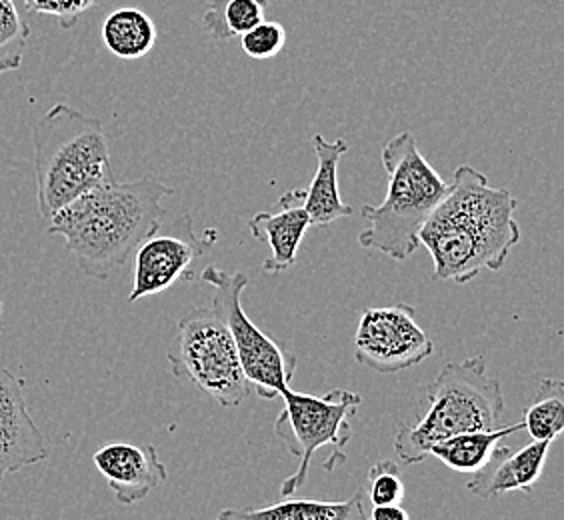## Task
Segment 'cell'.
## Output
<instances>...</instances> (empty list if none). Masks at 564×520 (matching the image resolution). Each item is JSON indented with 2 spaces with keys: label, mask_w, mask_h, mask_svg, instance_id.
<instances>
[{
  "label": "cell",
  "mask_w": 564,
  "mask_h": 520,
  "mask_svg": "<svg viewBox=\"0 0 564 520\" xmlns=\"http://www.w3.org/2000/svg\"><path fill=\"white\" fill-rule=\"evenodd\" d=\"M524 431L532 441L553 443L564 429V382L543 379L534 401L524 411Z\"/></svg>",
  "instance_id": "obj_20"
},
{
  "label": "cell",
  "mask_w": 564,
  "mask_h": 520,
  "mask_svg": "<svg viewBox=\"0 0 564 520\" xmlns=\"http://www.w3.org/2000/svg\"><path fill=\"white\" fill-rule=\"evenodd\" d=\"M33 147L36 198L44 220L78 196L115 181L102 122L66 102L36 120Z\"/></svg>",
  "instance_id": "obj_3"
},
{
  "label": "cell",
  "mask_w": 564,
  "mask_h": 520,
  "mask_svg": "<svg viewBox=\"0 0 564 520\" xmlns=\"http://www.w3.org/2000/svg\"><path fill=\"white\" fill-rule=\"evenodd\" d=\"M404 483L401 470L392 461H379L370 466L367 475V490L372 507H394L404 500Z\"/></svg>",
  "instance_id": "obj_22"
},
{
  "label": "cell",
  "mask_w": 564,
  "mask_h": 520,
  "mask_svg": "<svg viewBox=\"0 0 564 520\" xmlns=\"http://www.w3.org/2000/svg\"><path fill=\"white\" fill-rule=\"evenodd\" d=\"M514 210L509 188L490 186L475 166H458L448 193L419 232L433 259L434 281L467 284L480 272L500 271L521 242Z\"/></svg>",
  "instance_id": "obj_1"
},
{
  "label": "cell",
  "mask_w": 564,
  "mask_h": 520,
  "mask_svg": "<svg viewBox=\"0 0 564 520\" xmlns=\"http://www.w3.org/2000/svg\"><path fill=\"white\" fill-rule=\"evenodd\" d=\"M31 29L14 0H0V75L21 68Z\"/></svg>",
  "instance_id": "obj_21"
},
{
  "label": "cell",
  "mask_w": 564,
  "mask_h": 520,
  "mask_svg": "<svg viewBox=\"0 0 564 520\" xmlns=\"http://www.w3.org/2000/svg\"><path fill=\"white\" fill-rule=\"evenodd\" d=\"M426 411L416 423L402 424L394 436V453L404 465H419L434 443L448 436L497 429L505 411L499 379L487 372L482 355L446 362L424 390Z\"/></svg>",
  "instance_id": "obj_5"
},
{
  "label": "cell",
  "mask_w": 564,
  "mask_h": 520,
  "mask_svg": "<svg viewBox=\"0 0 564 520\" xmlns=\"http://www.w3.org/2000/svg\"><path fill=\"white\" fill-rule=\"evenodd\" d=\"M166 360L176 379L193 382L225 409L239 407L250 394L235 343L213 306L193 308L178 321Z\"/></svg>",
  "instance_id": "obj_7"
},
{
  "label": "cell",
  "mask_w": 564,
  "mask_h": 520,
  "mask_svg": "<svg viewBox=\"0 0 564 520\" xmlns=\"http://www.w3.org/2000/svg\"><path fill=\"white\" fill-rule=\"evenodd\" d=\"M281 399L284 409L274 423V434L299 461V468L291 477L282 480L281 497L289 499L304 487L311 461L318 451H333L326 470H333L347 461L343 451L352 438L350 419L357 416L362 397L345 389L330 390L325 397H315L289 387L282 390Z\"/></svg>",
  "instance_id": "obj_6"
},
{
  "label": "cell",
  "mask_w": 564,
  "mask_h": 520,
  "mask_svg": "<svg viewBox=\"0 0 564 520\" xmlns=\"http://www.w3.org/2000/svg\"><path fill=\"white\" fill-rule=\"evenodd\" d=\"M367 520H411V517L401 505H394V507H372V510L367 512Z\"/></svg>",
  "instance_id": "obj_25"
},
{
  "label": "cell",
  "mask_w": 564,
  "mask_h": 520,
  "mask_svg": "<svg viewBox=\"0 0 564 520\" xmlns=\"http://www.w3.org/2000/svg\"><path fill=\"white\" fill-rule=\"evenodd\" d=\"M524 431V424H509V426H497L490 431H473V433H460L448 436L445 441H438L431 446L429 456L433 455L448 466L455 473L463 475H475L482 466L487 465L490 455L499 446L502 438L510 434Z\"/></svg>",
  "instance_id": "obj_17"
},
{
  "label": "cell",
  "mask_w": 564,
  "mask_h": 520,
  "mask_svg": "<svg viewBox=\"0 0 564 520\" xmlns=\"http://www.w3.org/2000/svg\"><path fill=\"white\" fill-rule=\"evenodd\" d=\"M24 9L33 14L48 17L65 31H70L85 12L97 7L100 0H22Z\"/></svg>",
  "instance_id": "obj_24"
},
{
  "label": "cell",
  "mask_w": 564,
  "mask_h": 520,
  "mask_svg": "<svg viewBox=\"0 0 564 520\" xmlns=\"http://www.w3.org/2000/svg\"><path fill=\"white\" fill-rule=\"evenodd\" d=\"M387 196L380 205H365L360 215L369 223L358 245L392 260H406L421 247L419 232L448 193V183L419 151L413 132L404 130L382 147Z\"/></svg>",
  "instance_id": "obj_4"
},
{
  "label": "cell",
  "mask_w": 564,
  "mask_h": 520,
  "mask_svg": "<svg viewBox=\"0 0 564 520\" xmlns=\"http://www.w3.org/2000/svg\"><path fill=\"white\" fill-rule=\"evenodd\" d=\"M102 43L110 55L122 61H139L156 44V24L147 12L124 7L110 12L100 29Z\"/></svg>",
  "instance_id": "obj_18"
},
{
  "label": "cell",
  "mask_w": 564,
  "mask_h": 520,
  "mask_svg": "<svg viewBox=\"0 0 564 520\" xmlns=\"http://www.w3.org/2000/svg\"><path fill=\"white\" fill-rule=\"evenodd\" d=\"M0 313H2V306H0Z\"/></svg>",
  "instance_id": "obj_26"
},
{
  "label": "cell",
  "mask_w": 564,
  "mask_h": 520,
  "mask_svg": "<svg viewBox=\"0 0 564 520\" xmlns=\"http://www.w3.org/2000/svg\"><path fill=\"white\" fill-rule=\"evenodd\" d=\"M215 239V230L196 237L193 218L188 215L176 218L169 228L161 225L132 252L134 274L129 303L164 293L178 281H193L196 260L217 242Z\"/></svg>",
  "instance_id": "obj_10"
},
{
  "label": "cell",
  "mask_w": 564,
  "mask_h": 520,
  "mask_svg": "<svg viewBox=\"0 0 564 520\" xmlns=\"http://www.w3.org/2000/svg\"><path fill=\"white\" fill-rule=\"evenodd\" d=\"M169 195L173 188L154 174L129 183L110 181L58 210L46 220V232L65 240L66 250L87 277L107 281L161 227Z\"/></svg>",
  "instance_id": "obj_2"
},
{
  "label": "cell",
  "mask_w": 564,
  "mask_h": 520,
  "mask_svg": "<svg viewBox=\"0 0 564 520\" xmlns=\"http://www.w3.org/2000/svg\"><path fill=\"white\" fill-rule=\"evenodd\" d=\"M304 188L289 191L279 201L276 213H259L249 220V232L271 247V257L262 269L267 274L289 271L296 262L306 230L313 227L303 208Z\"/></svg>",
  "instance_id": "obj_14"
},
{
  "label": "cell",
  "mask_w": 564,
  "mask_h": 520,
  "mask_svg": "<svg viewBox=\"0 0 564 520\" xmlns=\"http://www.w3.org/2000/svg\"><path fill=\"white\" fill-rule=\"evenodd\" d=\"M93 463L98 473L107 478L117 502L124 507L147 499L169 478L166 466L154 445L109 443L98 448L93 455Z\"/></svg>",
  "instance_id": "obj_12"
},
{
  "label": "cell",
  "mask_w": 564,
  "mask_h": 520,
  "mask_svg": "<svg viewBox=\"0 0 564 520\" xmlns=\"http://www.w3.org/2000/svg\"><path fill=\"white\" fill-rule=\"evenodd\" d=\"M269 0H208L203 26L213 39L230 41L264 21Z\"/></svg>",
  "instance_id": "obj_19"
},
{
  "label": "cell",
  "mask_w": 564,
  "mask_h": 520,
  "mask_svg": "<svg viewBox=\"0 0 564 520\" xmlns=\"http://www.w3.org/2000/svg\"><path fill=\"white\" fill-rule=\"evenodd\" d=\"M313 149L316 173L311 186L304 188L303 208L313 227L325 228L355 213V208L340 198L338 188V164L348 152V142L343 139L330 142L323 134H315Z\"/></svg>",
  "instance_id": "obj_15"
},
{
  "label": "cell",
  "mask_w": 564,
  "mask_h": 520,
  "mask_svg": "<svg viewBox=\"0 0 564 520\" xmlns=\"http://www.w3.org/2000/svg\"><path fill=\"white\" fill-rule=\"evenodd\" d=\"M217 520H367L365 488L347 500L284 499L262 509H225Z\"/></svg>",
  "instance_id": "obj_16"
},
{
  "label": "cell",
  "mask_w": 564,
  "mask_h": 520,
  "mask_svg": "<svg viewBox=\"0 0 564 520\" xmlns=\"http://www.w3.org/2000/svg\"><path fill=\"white\" fill-rule=\"evenodd\" d=\"M553 443L532 441L521 448L497 446L487 465L470 475L467 488L478 499H495L512 490L531 495L541 480L544 463Z\"/></svg>",
  "instance_id": "obj_13"
},
{
  "label": "cell",
  "mask_w": 564,
  "mask_h": 520,
  "mask_svg": "<svg viewBox=\"0 0 564 520\" xmlns=\"http://www.w3.org/2000/svg\"><path fill=\"white\" fill-rule=\"evenodd\" d=\"M46 456V441L26 407L24 380L0 367V483Z\"/></svg>",
  "instance_id": "obj_11"
},
{
  "label": "cell",
  "mask_w": 564,
  "mask_h": 520,
  "mask_svg": "<svg viewBox=\"0 0 564 520\" xmlns=\"http://www.w3.org/2000/svg\"><path fill=\"white\" fill-rule=\"evenodd\" d=\"M284 44L286 31L281 22L261 21L240 36L242 53L254 61H269L281 55Z\"/></svg>",
  "instance_id": "obj_23"
},
{
  "label": "cell",
  "mask_w": 564,
  "mask_h": 520,
  "mask_svg": "<svg viewBox=\"0 0 564 520\" xmlns=\"http://www.w3.org/2000/svg\"><path fill=\"white\" fill-rule=\"evenodd\" d=\"M200 281L215 289L213 311L227 326L250 389L257 390L264 401L281 397L282 390L293 382L296 357L262 333L245 313L242 293L249 286V277L245 272H228L217 264H208L200 272Z\"/></svg>",
  "instance_id": "obj_8"
},
{
  "label": "cell",
  "mask_w": 564,
  "mask_h": 520,
  "mask_svg": "<svg viewBox=\"0 0 564 520\" xmlns=\"http://www.w3.org/2000/svg\"><path fill=\"white\" fill-rule=\"evenodd\" d=\"M434 353V343L416 321L411 304H389L367 308L355 333L358 365L379 375H397L413 369Z\"/></svg>",
  "instance_id": "obj_9"
}]
</instances>
